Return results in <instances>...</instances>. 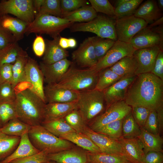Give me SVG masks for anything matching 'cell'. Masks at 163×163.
Here are the masks:
<instances>
[{
    "label": "cell",
    "instance_id": "be15d7a7",
    "mask_svg": "<svg viewBox=\"0 0 163 163\" xmlns=\"http://www.w3.org/2000/svg\"><path fill=\"white\" fill-rule=\"evenodd\" d=\"M157 2L158 8L161 11H162L163 9V0H158Z\"/></svg>",
    "mask_w": 163,
    "mask_h": 163
},
{
    "label": "cell",
    "instance_id": "6da1fadb",
    "mask_svg": "<svg viewBox=\"0 0 163 163\" xmlns=\"http://www.w3.org/2000/svg\"><path fill=\"white\" fill-rule=\"evenodd\" d=\"M124 100L132 107L142 106L156 111L163 106V81L151 72L136 75Z\"/></svg>",
    "mask_w": 163,
    "mask_h": 163
},
{
    "label": "cell",
    "instance_id": "f6af8a7d",
    "mask_svg": "<svg viewBox=\"0 0 163 163\" xmlns=\"http://www.w3.org/2000/svg\"><path fill=\"white\" fill-rule=\"evenodd\" d=\"M97 13L101 12L110 17H115L114 8L108 0H89Z\"/></svg>",
    "mask_w": 163,
    "mask_h": 163
},
{
    "label": "cell",
    "instance_id": "cb8c5ba5",
    "mask_svg": "<svg viewBox=\"0 0 163 163\" xmlns=\"http://www.w3.org/2000/svg\"><path fill=\"white\" fill-rule=\"evenodd\" d=\"M161 11L156 1L147 0L139 6L133 15L150 24L163 16Z\"/></svg>",
    "mask_w": 163,
    "mask_h": 163
},
{
    "label": "cell",
    "instance_id": "44dd1931",
    "mask_svg": "<svg viewBox=\"0 0 163 163\" xmlns=\"http://www.w3.org/2000/svg\"><path fill=\"white\" fill-rule=\"evenodd\" d=\"M123 156L132 163H142L145 155L142 143L138 138L119 139Z\"/></svg>",
    "mask_w": 163,
    "mask_h": 163
},
{
    "label": "cell",
    "instance_id": "db71d44e",
    "mask_svg": "<svg viewBox=\"0 0 163 163\" xmlns=\"http://www.w3.org/2000/svg\"><path fill=\"white\" fill-rule=\"evenodd\" d=\"M12 67L11 64H5L0 66V85L6 82H11Z\"/></svg>",
    "mask_w": 163,
    "mask_h": 163
},
{
    "label": "cell",
    "instance_id": "5b68a950",
    "mask_svg": "<svg viewBox=\"0 0 163 163\" xmlns=\"http://www.w3.org/2000/svg\"><path fill=\"white\" fill-rule=\"evenodd\" d=\"M77 109L88 126L106 108L103 91L96 89L78 91Z\"/></svg>",
    "mask_w": 163,
    "mask_h": 163
},
{
    "label": "cell",
    "instance_id": "d6986e66",
    "mask_svg": "<svg viewBox=\"0 0 163 163\" xmlns=\"http://www.w3.org/2000/svg\"><path fill=\"white\" fill-rule=\"evenodd\" d=\"M46 103H67L76 102L78 91L58 87L55 84H47L44 86Z\"/></svg>",
    "mask_w": 163,
    "mask_h": 163
},
{
    "label": "cell",
    "instance_id": "8992f818",
    "mask_svg": "<svg viewBox=\"0 0 163 163\" xmlns=\"http://www.w3.org/2000/svg\"><path fill=\"white\" fill-rule=\"evenodd\" d=\"M74 23L66 19L55 16L43 14L35 17L34 20L28 24L25 34L32 33L45 34L53 39L60 37V33L69 28Z\"/></svg>",
    "mask_w": 163,
    "mask_h": 163
},
{
    "label": "cell",
    "instance_id": "30bf717a",
    "mask_svg": "<svg viewBox=\"0 0 163 163\" xmlns=\"http://www.w3.org/2000/svg\"><path fill=\"white\" fill-rule=\"evenodd\" d=\"M136 50L155 46L163 50V25L154 27L149 25L136 34L128 43Z\"/></svg>",
    "mask_w": 163,
    "mask_h": 163
},
{
    "label": "cell",
    "instance_id": "f5cc1de1",
    "mask_svg": "<svg viewBox=\"0 0 163 163\" xmlns=\"http://www.w3.org/2000/svg\"><path fill=\"white\" fill-rule=\"evenodd\" d=\"M32 48L35 54L40 57L43 56L46 48L45 40L41 35H37L32 45Z\"/></svg>",
    "mask_w": 163,
    "mask_h": 163
},
{
    "label": "cell",
    "instance_id": "ab89813d",
    "mask_svg": "<svg viewBox=\"0 0 163 163\" xmlns=\"http://www.w3.org/2000/svg\"><path fill=\"white\" fill-rule=\"evenodd\" d=\"M89 38L93 46L97 61L105 55L116 41L97 36L89 37Z\"/></svg>",
    "mask_w": 163,
    "mask_h": 163
},
{
    "label": "cell",
    "instance_id": "3957f363",
    "mask_svg": "<svg viewBox=\"0 0 163 163\" xmlns=\"http://www.w3.org/2000/svg\"><path fill=\"white\" fill-rule=\"evenodd\" d=\"M98 72L94 67L80 69L73 63L64 73L56 86L71 90L79 91L95 89Z\"/></svg>",
    "mask_w": 163,
    "mask_h": 163
},
{
    "label": "cell",
    "instance_id": "603a6c76",
    "mask_svg": "<svg viewBox=\"0 0 163 163\" xmlns=\"http://www.w3.org/2000/svg\"><path fill=\"white\" fill-rule=\"evenodd\" d=\"M60 37L52 40H45L46 48L42 61L44 63L51 64L66 58L69 56L68 52L59 45Z\"/></svg>",
    "mask_w": 163,
    "mask_h": 163
},
{
    "label": "cell",
    "instance_id": "1f68e13d",
    "mask_svg": "<svg viewBox=\"0 0 163 163\" xmlns=\"http://www.w3.org/2000/svg\"><path fill=\"white\" fill-rule=\"evenodd\" d=\"M29 56L27 53L19 56L12 64L11 84L15 88L23 83H27L25 68Z\"/></svg>",
    "mask_w": 163,
    "mask_h": 163
},
{
    "label": "cell",
    "instance_id": "9a60e30c",
    "mask_svg": "<svg viewBox=\"0 0 163 163\" xmlns=\"http://www.w3.org/2000/svg\"><path fill=\"white\" fill-rule=\"evenodd\" d=\"M72 58L82 68L94 67L97 62L93 46L89 37L85 39L72 54Z\"/></svg>",
    "mask_w": 163,
    "mask_h": 163
},
{
    "label": "cell",
    "instance_id": "7a4b0ae2",
    "mask_svg": "<svg viewBox=\"0 0 163 163\" xmlns=\"http://www.w3.org/2000/svg\"><path fill=\"white\" fill-rule=\"evenodd\" d=\"M15 90L17 118L31 126L41 125L46 103L29 86Z\"/></svg>",
    "mask_w": 163,
    "mask_h": 163
},
{
    "label": "cell",
    "instance_id": "ac0fdd59",
    "mask_svg": "<svg viewBox=\"0 0 163 163\" xmlns=\"http://www.w3.org/2000/svg\"><path fill=\"white\" fill-rule=\"evenodd\" d=\"M136 75L122 78L103 91L106 107L125 98L128 88Z\"/></svg>",
    "mask_w": 163,
    "mask_h": 163
},
{
    "label": "cell",
    "instance_id": "2e32d148",
    "mask_svg": "<svg viewBox=\"0 0 163 163\" xmlns=\"http://www.w3.org/2000/svg\"><path fill=\"white\" fill-rule=\"evenodd\" d=\"M73 63L67 58L51 64L40 62L39 65L44 82L47 84H57Z\"/></svg>",
    "mask_w": 163,
    "mask_h": 163
},
{
    "label": "cell",
    "instance_id": "03108f58",
    "mask_svg": "<svg viewBox=\"0 0 163 163\" xmlns=\"http://www.w3.org/2000/svg\"><path fill=\"white\" fill-rule=\"evenodd\" d=\"M86 163H90V162H86Z\"/></svg>",
    "mask_w": 163,
    "mask_h": 163
},
{
    "label": "cell",
    "instance_id": "83f0119b",
    "mask_svg": "<svg viewBox=\"0 0 163 163\" xmlns=\"http://www.w3.org/2000/svg\"><path fill=\"white\" fill-rule=\"evenodd\" d=\"M97 15V13L91 5H86L76 10L63 12L61 18L75 23L89 22Z\"/></svg>",
    "mask_w": 163,
    "mask_h": 163
},
{
    "label": "cell",
    "instance_id": "e0dca14e",
    "mask_svg": "<svg viewBox=\"0 0 163 163\" xmlns=\"http://www.w3.org/2000/svg\"><path fill=\"white\" fill-rule=\"evenodd\" d=\"M160 50L158 46H155L136 50L133 55L137 64L135 75L151 72Z\"/></svg>",
    "mask_w": 163,
    "mask_h": 163
},
{
    "label": "cell",
    "instance_id": "c3c4849f",
    "mask_svg": "<svg viewBox=\"0 0 163 163\" xmlns=\"http://www.w3.org/2000/svg\"><path fill=\"white\" fill-rule=\"evenodd\" d=\"M48 154L43 152L25 158L16 159L9 163H42L48 161Z\"/></svg>",
    "mask_w": 163,
    "mask_h": 163
},
{
    "label": "cell",
    "instance_id": "277c9868",
    "mask_svg": "<svg viewBox=\"0 0 163 163\" xmlns=\"http://www.w3.org/2000/svg\"><path fill=\"white\" fill-rule=\"evenodd\" d=\"M28 135L34 146L40 152L47 154L58 152L75 146L72 142L55 136L41 125L31 126Z\"/></svg>",
    "mask_w": 163,
    "mask_h": 163
},
{
    "label": "cell",
    "instance_id": "b9f144b4",
    "mask_svg": "<svg viewBox=\"0 0 163 163\" xmlns=\"http://www.w3.org/2000/svg\"><path fill=\"white\" fill-rule=\"evenodd\" d=\"M64 119L66 123L77 133H83L87 126L77 109L70 112Z\"/></svg>",
    "mask_w": 163,
    "mask_h": 163
},
{
    "label": "cell",
    "instance_id": "f546056e",
    "mask_svg": "<svg viewBox=\"0 0 163 163\" xmlns=\"http://www.w3.org/2000/svg\"><path fill=\"white\" fill-rule=\"evenodd\" d=\"M137 67L136 61L133 55L123 58L109 68L123 78L135 75Z\"/></svg>",
    "mask_w": 163,
    "mask_h": 163
},
{
    "label": "cell",
    "instance_id": "91938a15",
    "mask_svg": "<svg viewBox=\"0 0 163 163\" xmlns=\"http://www.w3.org/2000/svg\"><path fill=\"white\" fill-rule=\"evenodd\" d=\"M59 43L60 47L64 49H66L69 48L68 38L60 37Z\"/></svg>",
    "mask_w": 163,
    "mask_h": 163
},
{
    "label": "cell",
    "instance_id": "4fadbf2b",
    "mask_svg": "<svg viewBox=\"0 0 163 163\" xmlns=\"http://www.w3.org/2000/svg\"><path fill=\"white\" fill-rule=\"evenodd\" d=\"M83 133L91 140L101 153L123 156L122 149L118 139L94 131L88 126Z\"/></svg>",
    "mask_w": 163,
    "mask_h": 163
},
{
    "label": "cell",
    "instance_id": "d4e9b609",
    "mask_svg": "<svg viewBox=\"0 0 163 163\" xmlns=\"http://www.w3.org/2000/svg\"><path fill=\"white\" fill-rule=\"evenodd\" d=\"M0 24L18 42L24 38L28 24L16 17L5 15L0 17Z\"/></svg>",
    "mask_w": 163,
    "mask_h": 163
},
{
    "label": "cell",
    "instance_id": "7c38bea8",
    "mask_svg": "<svg viewBox=\"0 0 163 163\" xmlns=\"http://www.w3.org/2000/svg\"><path fill=\"white\" fill-rule=\"evenodd\" d=\"M135 50L129 43L117 40L93 67L96 71L98 72L110 67L126 56L133 55Z\"/></svg>",
    "mask_w": 163,
    "mask_h": 163
},
{
    "label": "cell",
    "instance_id": "8d00e7d4",
    "mask_svg": "<svg viewBox=\"0 0 163 163\" xmlns=\"http://www.w3.org/2000/svg\"><path fill=\"white\" fill-rule=\"evenodd\" d=\"M122 78L109 68L102 70L98 72V79L95 89L103 91Z\"/></svg>",
    "mask_w": 163,
    "mask_h": 163
},
{
    "label": "cell",
    "instance_id": "484cf974",
    "mask_svg": "<svg viewBox=\"0 0 163 163\" xmlns=\"http://www.w3.org/2000/svg\"><path fill=\"white\" fill-rule=\"evenodd\" d=\"M40 152L30 142L28 133L21 137L20 142L15 150L0 163H9L14 160L25 158Z\"/></svg>",
    "mask_w": 163,
    "mask_h": 163
},
{
    "label": "cell",
    "instance_id": "8fae6325",
    "mask_svg": "<svg viewBox=\"0 0 163 163\" xmlns=\"http://www.w3.org/2000/svg\"><path fill=\"white\" fill-rule=\"evenodd\" d=\"M148 25L133 14L116 19L115 30L117 40L128 43L139 32Z\"/></svg>",
    "mask_w": 163,
    "mask_h": 163
},
{
    "label": "cell",
    "instance_id": "f35d334b",
    "mask_svg": "<svg viewBox=\"0 0 163 163\" xmlns=\"http://www.w3.org/2000/svg\"><path fill=\"white\" fill-rule=\"evenodd\" d=\"M122 132V137L125 139L138 138L140 134L141 128L134 119L131 112L123 119Z\"/></svg>",
    "mask_w": 163,
    "mask_h": 163
},
{
    "label": "cell",
    "instance_id": "ffe728a7",
    "mask_svg": "<svg viewBox=\"0 0 163 163\" xmlns=\"http://www.w3.org/2000/svg\"><path fill=\"white\" fill-rule=\"evenodd\" d=\"M87 152L75 146L58 152L48 154L49 160L56 163H86Z\"/></svg>",
    "mask_w": 163,
    "mask_h": 163
},
{
    "label": "cell",
    "instance_id": "60d3db41",
    "mask_svg": "<svg viewBox=\"0 0 163 163\" xmlns=\"http://www.w3.org/2000/svg\"><path fill=\"white\" fill-rule=\"evenodd\" d=\"M123 120H118L110 123L95 131L107 135L113 138L118 139L122 137V124Z\"/></svg>",
    "mask_w": 163,
    "mask_h": 163
},
{
    "label": "cell",
    "instance_id": "52a82bcc",
    "mask_svg": "<svg viewBox=\"0 0 163 163\" xmlns=\"http://www.w3.org/2000/svg\"><path fill=\"white\" fill-rule=\"evenodd\" d=\"M116 20L107 16L98 15L87 22L74 23L69 27L72 32H88L104 38L117 40L115 30Z\"/></svg>",
    "mask_w": 163,
    "mask_h": 163
},
{
    "label": "cell",
    "instance_id": "e7e4bbea",
    "mask_svg": "<svg viewBox=\"0 0 163 163\" xmlns=\"http://www.w3.org/2000/svg\"><path fill=\"white\" fill-rule=\"evenodd\" d=\"M42 163H56V162L52 161H48Z\"/></svg>",
    "mask_w": 163,
    "mask_h": 163
},
{
    "label": "cell",
    "instance_id": "d6a6232c",
    "mask_svg": "<svg viewBox=\"0 0 163 163\" xmlns=\"http://www.w3.org/2000/svg\"><path fill=\"white\" fill-rule=\"evenodd\" d=\"M21 138L7 135L2 133L0 129V161L4 160L15 150Z\"/></svg>",
    "mask_w": 163,
    "mask_h": 163
},
{
    "label": "cell",
    "instance_id": "4316f807",
    "mask_svg": "<svg viewBox=\"0 0 163 163\" xmlns=\"http://www.w3.org/2000/svg\"><path fill=\"white\" fill-rule=\"evenodd\" d=\"M59 138L67 140L88 152L101 153L99 149L86 135L76 132L69 133Z\"/></svg>",
    "mask_w": 163,
    "mask_h": 163
},
{
    "label": "cell",
    "instance_id": "7dc6e473",
    "mask_svg": "<svg viewBox=\"0 0 163 163\" xmlns=\"http://www.w3.org/2000/svg\"><path fill=\"white\" fill-rule=\"evenodd\" d=\"M16 94L15 88L11 82L0 85V102L14 101Z\"/></svg>",
    "mask_w": 163,
    "mask_h": 163
},
{
    "label": "cell",
    "instance_id": "9f6ffc18",
    "mask_svg": "<svg viewBox=\"0 0 163 163\" xmlns=\"http://www.w3.org/2000/svg\"><path fill=\"white\" fill-rule=\"evenodd\" d=\"M142 163H163V152H148L145 154Z\"/></svg>",
    "mask_w": 163,
    "mask_h": 163
},
{
    "label": "cell",
    "instance_id": "7402d4cb",
    "mask_svg": "<svg viewBox=\"0 0 163 163\" xmlns=\"http://www.w3.org/2000/svg\"><path fill=\"white\" fill-rule=\"evenodd\" d=\"M76 109H77L76 101L67 103H46L44 109L43 123L64 118L70 112Z\"/></svg>",
    "mask_w": 163,
    "mask_h": 163
},
{
    "label": "cell",
    "instance_id": "94428289",
    "mask_svg": "<svg viewBox=\"0 0 163 163\" xmlns=\"http://www.w3.org/2000/svg\"><path fill=\"white\" fill-rule=\"evenodd\" d=\"M163 17L162 16L149 25L151 27H155L163 25Z\"/></svg>",
    "mask_w": 163,
    "mask_h": 163
},
{
    "label": "cell",
    "instance_id": "ba28073f",
    "mask_svg": "<svg viewBox=\"0 0 163 163\" xmlns=\"http://www.w3.org/2000/svg\"><path fill=\"white\" fill-rule=\"evenodd\" d=\"M10 14L27 23H31L35 14L33 0H8L0 2V17Z\"/></svg>",
    "mask_w": 163,
    "mask_h": 163
},
{
    "label": "cell",
    "instance_id": "4dcf8cb0",
    "mask_svg": "<svg viewBox=\"0 0 163 163\" xmlns=\"http://www.w3.org/2000/svg\"><path fill=\"white\" fill-rule=\"evenodd\" d=\"M26 53L18 42L11 43L0 50V66L5 64H13L19 56Z\"/></svg>",
    "mask_w": 163,
    "mask_h": 163
},
{
    "label": "cell",
    "instance_id": "836d02e7",
    "mask_svg": "<svg viewBox=\"0 0 163 163\" xmlns=\"http://www.w3.org/2000/svg\"><path fill=\"white\" fill-rule=\"evenodd\" d=\"M30 127L18 118H15L10 120L0 129L2 133L8 135L21 137L28 133Z\"/></svg>",
    "mask_w": 163,
    "mask_h": 163
},
{
    "label": "cell",
    "instance_id": "11a10c76",
    "mask_svg": "<svg viewBox=\"0 0 163 163\" xmlns=\"http://www.w3.org/2000/svg\"><path fill=\"white\" fill-rule=\"evenodd\" d=\"M151 72L163 81V50L160 49Z\"/></svg>",
    "mask_w": 163,
    "mask_h": 163
},
{
    "label": "cell",
    "instance_id": "6125c7cd",
    "mask_svg": "<svg viewBox=\"0 0 163 163\" xmlns=\"http://www.w3.org/2000/svg\"><path fill=\"white\" fill-rule=\"evenodd\" d=\"M69 48H74L77 45V41L75 39L73 38H68Z\"/></svg>",
    "mask_w": 163,
    "mask_h": 163
},
{
    "label": "cell",
    "instance_id": "9c48e42d",
    "mask_svg": "<svg viewBox=\"0 0 163 163\" xmlns=\"http://www.w3.org/2000/svg\"><path fill=\"white\" fill-rule=\"evenodd\" d=\"M132 107L124 100L114 103L107 107L104 111L87 126L94 131L114 121L123 119L132 112Z\"/></svg>",
    "mask_w": 163,
    "mask_h": 163
},
{
    "label": "cell",
    "instance_id": "f1b7e54d",
    "mask_svg": "<svg viewBox=\"0 0 163 163\" xmlns=\"http://www.w3.org/2000/svg\"><path fill=\"white\" fill-rule=\"evenodd\" d=\"M141 130L138 138L142 145L145 154L152 151L163 152V139L161 136L150 133L142 128Z\"/></svg>",
    "mask_w": 163,
    "mask_h": 163
},
{
    "label": "cell",
    "instance_id": "6f0895ef",
    "mask_svg": "<svg viewBox=\"0 0 163 163\" xmlns=\"http://www.w3.org/2000/svg\"><path fill=\"white\" fill-rule=\"evenodd\" d=\"M158 123L159 133L161 136L163 130V106L159 107L156 111Z\"/></svg>",
    "mask_w": 163,
    "mask_h": 163
},
{
    "label": "cell",
    "instance_id": "74e56055",
    "mask_svg": "<svg viewBox=\"0 0 163 163\" xmlns=\"http://www.w3.org/2000/svg\"><path fill=\"white\" fill-rule=\"evenodd\" d=\"M87 162L91 163H132L124 156L102 153L87 152Z\"/></svg>",
    "mask_w": 163,
    "mask_h": 163
},
{
    "label": "cell",
    "instance_id": "f907efd6",
    "mask_svg": "<svg viewBox=\"0 0 163 163\" xmlns=\"http://www.w3.org/2000/svg\"><path fill=\"white\" fill-rule=\"evenodd\" d=\"M86 0H61V6L63 12H70L87 5Z\"/></svg>",
    "mask_w": 163,
    "mask_h": 163
},
{
    "label": "cell",
    "instance_id": "ee69618b",
    "mask_svg": "<svg viewBox=\"0 0 163 163\" xmlns=\"http://www.w3.org/2000/svg\"><path fill=\"white\" fill-rule=\"evenodd\" d=\"M15 118L17 117L14 101L0 102V128Z\"/></svg>",
    "mask_w": 163,
    "mask_h": 163
},
{
    "label": "cell",
    "instance_id": "681fc988",
    "mask_svg": "<svg viewBox=\"0 0 163 163\" xmlns=\"http://www.w3.org/2000/svg\"><path fill=\"white\" fill-rule=\"evenodd\" d=\"M142 128L153 134H159L157 114L156 111H150L145 126Z\"/></svg>",
    "mask_w": 163,
    "mask_h": 163
},
{
    "label": "cell",
    "instance_id": "816d5d0a",
    "mask_svg": "<svg viewBox=\"0 0 163 163\" xmlns=\"http://www.w3.org/2000/svg\"><path fill=\"white\" fill-rule=\"evenodd\" d=\"M16 42L14 36L0 24V50Z\"/></svg>",
    "mask_w": 163,
    "mask_h": 163
},
{
    "label": "cell",
    "instance_id": "7bdbcfd3",
    "mask_svg": "<svg viewBox=\"0 0 163 163\" xmlns=\"http://www.w3.org/2000/svg\"><path fill=\"white\" fill-rule=\"evenodd\" d=\"M63 11L60 0H44L35 17L43 14H48L62 17Z\"/></svg>",
    "mask_w": 163,
    "mask_h": 163
},
{
    "label": "cell",
    "instance_id": "e575fe53",
    "mask_svg": "<svg viewBox=\"0 0 163 163\" xmlns=\"http://www.w3.org/2000/svg\"><path fill=\"white\" fill-rule=\"evenodd\" d=\"M143 1V0H118L114 8L115 17L117 19L133 14Z\"/></svg>",
    "mask_w": 163,
    "mask_h": 163
},
{
    "label": "cell",
    "instance_id": "5bb4252c",
    "mask_svg": "<svg viewBox=\"0 0 163 163\" xmlns=\"http://www.w3.org/2000/svg\"><path fill=\"white\" fill-rule=\"evenodd\" d=\"M25 72L29 87L46 103L43 74L37 61L29 56L25 66Z\"/></svg>",
    "mask_w": 163,
    "mask_h": 163
},
{
    "label": "cell",
    "instance_id": "d590c367",
    "mask_svg": "<svg viewBox=\"0 0 163 163\" xmlns=\"http://www.w3.org/2000/svg\"><path fill=\"white\" fill-rule=\"evenodd\" d=\"M41 125L51 133L59 138L66 134L76 132L64 118L43 122Z\"/></svg>",
    "mask_w": 163,
    "mask_h": 163
},
{
    "label": "cell",
    "instance_id": "680465c9",
    "mask_svg": "<svg viewBox=\"0 0 163 163\" xmlns=\"http://www.w3.org/2000/svg\"><path fill=\"white\" fill-rule=\"evenodd\" d=\"M35 17L38 13L44 0H33Z\"/></svg>",
    "mask_w": 163,
    "mask_h": 163
},
{
    "label": "cell",
    "instance_id": "bcb514c9",
    "mask_svg": "<svg viewBox=\"0 0 163 163\" xmlns=\"http://www.w3.org/2000/svg\"><path fill=\"white\" fill-rule=\"evenodd\" d=\"M132 107L131 113L134 119L139 127L143 128L151 110L142 106H133Z\"/></svg>",
    "mask_w": 163,
    "mask_h": 163
}]
</instances>
